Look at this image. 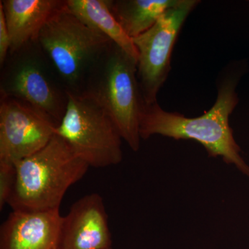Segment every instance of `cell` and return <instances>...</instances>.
Instances as JSON below:
<instances>
[{
	"label": "cell",
	"instance_id": "6da1fadb",
	"mask_svg": "<svg viewBox=\"0 0 249 249\" xmlns=\"http://www.w3.org/2000/svg\"><path fill=\"white\" fill-rule=\"evenodd\" d=\"M247 70V64L238 60L222 70L217 81V96L209 111L195 118L165 111L158 103H144L139 134L143 140L159 134L180 139H192L204 146L210 157H222L228 165H235L249 178V165L240 155L241 148L229 124V117L239 103L237 88Z\"/></svg>",
	"mask_w": 249,
	"mask_h": 249
},
{
	"label": "cell",
	"instance_id": "7a4b0ae2",
	"mask_svg": "<svg viewBox=\"0 0 249 249\" xmlns=\"http://www.w3.org/2000/svg\"><path fill=\"white\" fill-rule=\"evenodd\" d=\"M79 92L96 101L114 123L123 140L134 152L138 151L144 101L137 59L111 42L90 67Z\"/></svg>",
	"mask_w": 249,
	"mask_h": 249
},
{
	"label": "cell",
	"instance_id": "3957f363",
	"mask_svg": "<svg viewBox=\"0 0 249 249\" xmlns=\"http://www.w3.org/2000/svg\"><path fill=\"white\" fill-rule=\"evenodd\" d=\"M14 165L16 182L7 204L26 212L60 209L67 190L89 168L55 133L43 148Z\"/></svg>",
	"mask_w": 249,
	"mask_h": 249
},
{
	"label": "cell",
	"instance_id": "277c9868",
	"mask_svg": "<svg viewBox=\"0 0 249 249\" xmlns=\"http://www.w3.org/2000/svg\"><path fill=\"white\" fill-rule=\"evenodd\" d=\"M1 71V96L25 103L58 127L66 112L67 90L37 40L9 53Z\"/></svg>",
	"mask_w": 249,
	"mask_h": 249
},
{
	"label": "cell",
	"instance_id": "5b68a950",
	"mask_svg": "<svg viewBox=\"0 0 249 249\" xmlns=\"http://www.w3.org/2000/svg\"><path fill=\"white\" fill-rule=\"evenodd\" d=\"M37 40L71 92H79L90 67L112 42L73 14L67 0L41 29Z\"/></svg>",
	"mask_w": 249,
	"mask_h": 249
},
{
	"label": "cell",
	"instance_id": "8992f818",
	"mask_svg": "<svg viewBox=\"0 0 249 249\" xmlns=\"http://www.w3.org/2000/svg\"><path fill=\"white\" fill-rule=\"evenodd\" d=\"M67 96L66 112L55 133L89 167L119 164L123 139L107 112L83 93L67 91Z\"/></svg>",
	"mask_w": 249,
	"mask_h": 249
},
{
	"label": "cell",
	"instance_id": "52a82bcc",
	"mask_svg": "<svg viewBox=\"0 0 249 249\" xmlns=\"http://www.w3.org/2000/svg\"><path fill=\"white\" fill-rule=\"evenodd\" d=\"M200 2L178 0L153 27L132 39L138 52L137 78L145 104L157 102L158 93L171 71L172 53L178 34L187 18Z\"/></svg>",
	"mask_w": 249,
	"mask_h": 249
},
{
	"label": "cell",
	"instance_id": "ba28073f",
	"mask_svg": "<svg viewBox=\"0 0 249 249\" xmlns=\"http://www.w3.org/2000/svg\"><path fill=\"white\" fill-rule=\"evenodd\" d=\"M55 128L25 103L0 96V162L15 164L38 152L50 142Z\"/></svg>",
	"mask_w": 249,
	"mask_h": 249
},
{
	"label": "cell",
	"instance_id": "9c48e42d",
	"mask_svg": "<svg viewBox=\"0 0 249 249\" xmlns=\"http://www.w3.org/2000/svg\"><path fill=\"white\" fill-rule=\"evenodd\" d=\"M59 248L109 249L112 240L102 196L91 193L72 205L62 217Z\"/></svg>",
	"mask_w": 249,
	"mask_h": 249
},
{
	"label": "cell",
	"instance_id": "30bf717a",
	"mask_svg": "<svg viewBox=\"0 0 249 249\" xmlns=\"http://www.w3.org/2000/svg\"><path fill=\"white\" fill-rule=\"evenodd\" d=\"M62 219L59 210L13 211L0 228V249L57 248Z\"/></svg>",
	"mask_w": 249,
	"mask_h": 249
},
{
	"label": "cell",
	"instance_id": "8fae6325",
	"mask_svg": "<svg viewBox=\"0 0 249 249\" xmlns=\"http://www.w3.org/2000/svg\"><path fill=\"white\" fill-rule=\"evenodd\" d=\"M14 53L37 40L41 29L66 0H1Z\"/></svg>",
	"mask_w": 249,
	"mask_h": 249
},
{
	"label": "cell",
	"instance_id": "7c38bea8",
	"mask_svg": "<svg viewBox=\"0 0 249 249\" xmlns=\"http://www.w3.org/2000/svg\"><path fill=\"white\" fill-rule=\"evenodd\" d=\"M68 9L85 24L107 36L138 60L132 39L125 34L109 7V0H67Z\"/></svg>",
	"mask_w": 249,
	"mask_h": 249
},
{
	"label": "cell",
	"instance_id": "4fadbf2b",
	"mask_svg": "<svg viewBox=\"0 0 249 249\" xmlns=\"http://www.w3.org/2000/svg\"><path fill=\"white\" fill-rule=\"evenodd\" d=\"M178 0H109L114 18L130 38L155 25L162 15Z\"/></svg>",
	"mask_w": 249,
	"mask_h": 249
},
{
	"label": "cell",
	"instance_id": "5bb4252c",
	"mask_svg": "<svg viewBox=\"0 0 249 249\" xmlns=\"http://www.w3.org/2000/svg\"><path fill=\"white\" fill-rule=\"evenodd\" d=\"M16 170L13 163L0 162V210L8 204L16 182Z\"/></svg>",
	"mask_w": 249,
	"mask_h": 249
},
{
	"label": "cell",
	"instance_id": "9a60e30c",
	"mask_svg": "<svg viewBox=\"0 0 249 249\" xmlns=\"http://www.w3.org/2000/svg\"><path fill=\"white\" fill-rule=\"evenodd\" d=\"M11 37L2 5L0 3V67L4 65L11 50Z\"/></svg>",
	"mask_w": 249,
	"mask_h": 249
},
{
	"label": "cell",
	"instance_id": "2e32d148",
	"mask_svg": "<svg viewBox=\"0 0 249 249\" xmlns=\"http://www.w3.org/2000/svg\"><path fill=\"white\" fill-rule=\"evenodd\" d=\"M60 249L59 248V247H57V248H55V249Z\"/></svg>",
	"mask_w": 249,
	"mask_h": 249
},
{
	"label": "cell",
	"instance_id": "e0dca14e",
	"mask_svg": "<svg viewBox=\"0 0 249 249\" xmlns=\"http://www.w3.org/2000/svg\"><path fill=\"white\" fill-rule=\"evenodd\" d=\"M109 249H113L112 248Z\"/></svg>",
	"mask_w": 249,
	"mask_h": 249
}]
</instances>
